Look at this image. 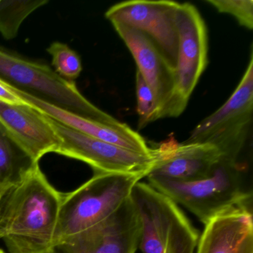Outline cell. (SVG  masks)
I'll list each match as a JSON object with an SVG mask.
<instances>
[{
    "mask_svg": "<svg viewBox=\"0 0 253 253\" xmlns=\"http://www.w3.org/2000/svg\"><path fill=\"white\" fill-rule=\"evenodd\" d=\"M0 253H5L2 250H0Z\"/></svg>",
    "mask_w": 253,
    "mask_h": 253,
    "instance_id": "cell-23",
    "label": "cell"
},
{
    "mask_svg": "<svg viewBox=\"0 0 253 253\" xmlns=\"http://www.w3.org/2000/svg\"><path fill=\"white\" fill-rule=\"evenodd\" d=\"M141 235V219L130 196L107 218L54 246L50 253H135Z\"/></svg>",
    "mask_w": 253,
    "mask_h": 253,
    "instance_id": "cell-9",
    "label": "cell"
},
{
    "mask_svg": "<svg viewBox=\"0 0 253 253\" xmlns=\"http://www.w3.org/2000/svg\"><path fill=\"white\" fill-rule=\"evenodd\" d=\"M217 11L233 16L241 26L253 29V0H207Z\"/></svg>",
    "mask_w": 253,
    "mask_h": 253,
    "instance_id": "cell-20",
    "label": "cell"
},
{
    "mask_svg": "<svg viewBox=\"0 0 253 253\" xmlns=\"http://www.w3.org/2000/svg\"><path fill=\"white\" fill-rule=\"evenodd\" d=\"M54 72L63 79L75 81L82 72L81 57L66 44L54 42L47 48Z\"/></svg>",
    "mask_w": 253,
    "mask_h": 253,
    "instance_id": "cell-18",
    "label": "cell"
},
{
    "mask_svg": "<svg viewBox=\"0 0 253 253\" xmlns=\"http://www.w3.org/2000/svg\"><path fill=\"white\" fill-rule=\"evenodd\" d=\"M0 124V193L2 196L20 183L38 165Z\"/></svg>",
    "mask_w": 253,
    "mask_h": 253,
    "instance_id": "cell-16",
    "label": "cell"
},
{
    "mask_svg": "<svg viewBox=\"0 0 253 253\" xmlns=\"http://www.w3.org/2000/svg\"><path fill=\"white\" fill-rule=\"evenodd\" d=\"M0 124L35 163L47 153H57L61 143L45 115L26 105L0 102Z\"/></svg>",
    "mask_w": 253,
    "mask_h": 253,
    "instance_id": "cell-14",
    "label": "cell"
},
{
    "mask_svg": "<svg viewBox=\"0 0 253 253\" xmlns=\"http://www.w3.org/2000/svg\"><path fill=\"white\" fill-rule=\"evenodd\" d=\"M178 2L174 1L132 0L111 7L105 17L143 33L175 71L178 54L177 15Z\"/></svg>",
    "mask_w": 253,
    "mask_h": 253,
    "instance_id": "cell-7",
    "label": "cell"
},
{
    "mask_svg": "<svg viewBox=\"0 0 253 253\" xmlns=\"http://www.w3.org/2000/svg\"><path fill=\"white\" fill-rule=\"evenodd\" d=\"M148 173H94L73 192L63 194L54 245L113 214Z\"/></svg>",
    "mask_w": 253,
    "mask_h": 253,
    "instance_id": "cell-3",
    "label": "cell"
},
{
    "mask_svg": "<svg viewBox=\"0 0 253 253\" xmlns=\"http://www.w3.org/2000/svg\"><path fill=\"white\" fill-rule=\"evenodd\" d=\"M112 24L134 57L137 71L155 94L158 119L180 116L188 103L177 91L174 71L143 33L121 23Z\"/></svg>",
    "mask_w": 253,
    "mask_h": 253,
    "instance_id": "cell-10",
    "label": "cell"
},
{
    "mask_svg": "<svg viewBox=\"0 0 253 253\" xmlns=\"http://www.w3.org/2000/svg\"><path fill=\"white\" fill-rule=\"evenodd\" d=\"M178 54L175 72L177 91L189 102L208 64V32L198 8L180 3L177 15Z\"/></svg>",
    "mask_w": 253,
    "mask_h": 253,
    "instance_id": "cell-11",
    "label": "cell"
},
{
    "mask_svg": "<svg viewBox=\"0 0 253 253\" xmlns=\"http://www.w3.org/2000/svg\"><path fill=\"white\" fill-rule=\"evenodd\" d=\"M2 198H3V196L0 193V204H1V202H2Z\"/></svg>",
    "mask_w": 253,
    "mask_h": 253,
    "instance_id": "cell-22",
    "label": "cell"
},
{
    "mask_svg": "<svg viewBox=\"0 0 253 253\" xmlns=\"http://www.w3.org/2000/svg\"><path fill=\"white\" fill-rule=\"evenodd\" d=\"M0 102L7 104L15 105V106H25L23 100L16 95L13 91L5 85V81L0 78Z\"/></svg>",
    "mask_w": 253,
    "mask_h": 253,
    "instance_id": "cell-21",
    "label": "cell"
},
{
    "mask_svg": "<svg viewBox=\"0 0 253 253\" xmlns=\"http://www.w3.org/2000/svg\"><path fill=\"white\" fill-rule=\"evenodd\" d=\"M253 208L235 207L207 222L197 253H253Z\"/></svg>",
    "mask_w": 253,
    "mask_h": 253,
    "instance_id": "cell-15",
    "label": "cell"
},
{
    "mask_svg": "<svg viewBox=\"0 0 253 253\" xmlns=\"http://www.w3.org/2000/svg\"><path fill=\"white\" fill-rule=\"evenodd\" d=\"M253 53L235 91L217 111L192 130L186 143H206L220 151L222 159L239 161L253 124Z\"/></svg>",
    "mask_w": 253,
    "mask_h": 253,
    "instance_id": "cell-6",
    "label": "cell"
},
{
    "mask_svg": "<svg viewBox=\"0 0 253 253\" xmlns=\"http://www.w3.org/2000/svg\"><path fill=\"white\" fill-rule=\"evenodd\" d=\"M157 161L149 174L191 182L209 177L222 159L214 145L206 143H164L156 148Z\"/></svg>",
    "mask_w": 253,
    "mask_h": 253,
    "instance_id": "cell-13",
    "label": "cell"
},
{
    "mask_svg": "<svg viewBox=\"0 0 253 253\" xmlns=\"http://www.w3.org/2000/svg\"><path fill=\"white\" fill-rule=\"evenodd\" d=\"M5 83L7 87L18 96L26 106H31L60 124L132 152L146 155H155V149L149 147L142 136L127 124L122 127H114L86 119L16 88L5 81Z\"/></svg>",
    "mask_w": 253,
    "mask_h": 253,
    "instance_id": "cell-12",
    "label": "cell"
},
{
    "mask_svg": "<svg viewBox=\"0 0 253 253\" xmlns=\"http://www.w3.org/2000/svg\"><path fill=\"white\" fill-rule=\"evenodd\" d=\"M149 184L183 206L204 225L217 214L235 208H253V190L239 161L221 159L203 180L183 182L148 174Z\"/></svg>",
    "mask_w": 253,
    "mask_h": 253,
    "instance_id": "cell-2",
    "label": "cell"
},
{
    "mask_svg": "<svg viewBox=\"0 0 253 253\" xmlns=\"http://www.w3.org/2000/svg\"><path fill=\"white\" fill-rule=\"evenodd\" d=\"M0 78L16 88L83 118L111 126L125 125L87 100L75 81L63 79L48 65L29 60L2 45Z\"/></svg>",
    "mask_w": 253,
    "mask_h": 253,
    "instance_id": "cell-4",
    "label": "cell"
},
{
    "mask_svg": "<svg viewBox=\"0 0 253 253\" xmlns=\"http://www.w3.org/2000/svg\"><path fill=\"white\" fill-rule=\"evenodd\" d=\"M63 194L48 181L39 164L0 204V239L10 253H50Z\"/></svg>",
    "mask_w": 253,
    "mask_h": 253,
    "instance_id": "cell-1",
    "label": "cell"
},
{
    "mask_svg": "<svg viewBox=\"0 0 253 253\" xmlns=\"http://www.w3.org/2000/svg\"><path fill=\"white\" fill-rule=\"evenodd\" d=\"M45 117L61 140L57 153L85 163L94 173L149 174L156 162L157 152L155 155H146L132 152L83 134L46 115Z\"/></svg>",
    "mask_w": 253,
    "mask_h": 253,
    "instance_id": "cell-8",
    "label": "cell"
},
{
    "mask_svg": "<svg viewBox=\"0 0 253 253\" xmlns=\"http://www.w3.org/2000/svg\"><path fill=\"white\" fill-rule=\"evenodd\" d=\"M48 3L47 0L0 1V34L4 39H14L23 21L34 11Z\"/></svg>",
    "mask_w": 253,
    "mask_h": 253,
    "instance_id": "cell-17",
    "label": "cell"
},
{
    "mask_svg": "<svg viewBox=\"0 0 253 253\" xmlns=\"http://www.w3.org/2000/svg\"><path fill=\"white\" fill-rule=\"evenodd\" d=\"M131 197L141 219L142 253H195L199 232L177 204L140 181Z\"/></svg>",
    "mask_w": 253,
    "mask_h": 253,
    "instance_id": "cell-5",
    "label": "cell"
},
{
    "mask_svg": "<svg viewBox=\"0 0 253 253\" xmlns=\"http://www.w3.org/2000/svg\"><path fill=\"white\" fill-rule=\"evenodd\" d=\"M136 96L139 116L137 127L138 129H142L151 123L159 119L155 94L137 70L136 72Z\"/></svg>",
    "mask_w": 253,
    "mask_h": 253,
    "instance_id": "cell-19",
    "label": "cell"
}]
</instances>
